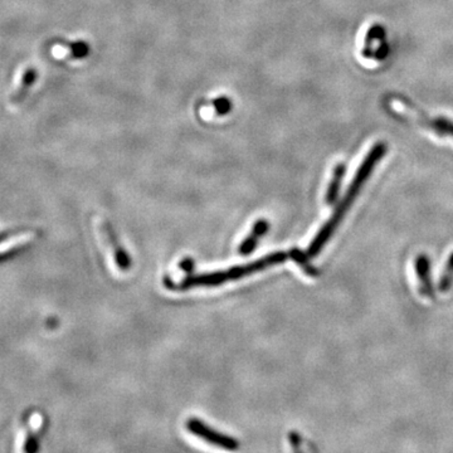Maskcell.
<instances>
[{"label":"cell","mask_w":453,"mask_h":453,"mask_svg":"<svg viewBox=\"0 0 453 453\" xmlns=\"http://www.w3.org/2000/svg\"><path fill=\"white\" fill-rule=\"evenodd\" d=\"M385 152H387V145L384 144V143H377L371 148V151L366 154L363 163L360 164L359 169L355 173L352 184L349 185V188L346 190L344 199L340 201L339 206L335 209L333 215L322 226L319 233L315 236L312 242L308 245V254L310 257H316L329 242V239L333 237L336 228L339 226L340 222L345 217L346 212L349 210V208L352 207L355 198L358 196L360 189L363 188L365 182L371 176L373 170L379 163V160L385 155Z\"/></svg>","instance_id":"cell-1"},{"label":"cell","mask_w":453,"mask_h":453,"mask_svg":"<svg viewBox=\"0 0 453 453\" xmlns=\"http://www.w3.org/2000/svg\"><path fill=\"white\" fill-rule=\"evenodd\" d=\"M289 254L285 252H276L268 254L266 257L257 259L254 262L245 266H236L229 270L217 271L213 273H204V275H196V276L185 277L182 282L176 285L173 280L168 278L165 281L166 289H189L193 287H213V286H220L222 283H226L231 280H239L242 277L250 276L256 273L258 271L268 268L271 266L281 264L289 258Z\"/></svg>","instance_id":"cell-2"},{"label":"cell","mask_w":453,"mask_h":453,"mask_svg":"<svg viewBox=\"0 0 453 453\" xmlns=\"http://www.w3.org/2000/svg\"><path fill=\"white\" fill-rule=\"evenodd\" d=\"M187 428L190 433L194 434L196 437H199L201 440H204L214 446L222 447V448L229 450V451H234L239 447L238 440L214 431L212 428L208 427L204 422L199 421L196 418L188 419Z\"/></svg>","instance_id":"cell-3"},{"label":"cell","mask_w":453,"mask_h":453,"mask_svg":"<svg viewBox=\"0 0 453 453\" xmlns=\"http://www.w3.org/2000/svg\"><path fill=\"white\" fill-rule=\"evenodd\" d=\"M415 273L419 283V294L426 299H434V287L431 278V261L426 254L415 258Z\"/></svg>","instance_id":"cell-4"},{"label":"cell","mask_w":453,"mask_h":453,"mask_svg":"<svg viewBox=\"0 0 453 453\" xmlns=\"http://www.w3.org/2000/svg\"><path fill=\"white\" fill-rule=\"evenodd\" d=\"M345 173V164H338V165L333 168V176H331V180H330V184H329V187H327L326 196H325V201H326L327 206H333V204L336 203V201H338V198H339L340 187H341V182L344 180Z\"/></svg>","instance_id":"cell-5"},{"label":"cell","mask_w":453,"mask_h":453,"mask_svg":"<svg viewBox=\"0 0 453 453\" xmlns=\"http://www.w3.org/2000/svg\"><path fill=\"white\" fill-rule=\"evenodd\" d=\"M422 122L424 125L429 126L434 132H437L440 136H452L453 138V121L452 120L447 119V117H434V119H428L427 116L422 115Z\"/></svg>","instance_id":"cell-6"},{"label":"cell","mask_w":453,"mask_h":453,"mask_svg":"<svg viewBox=\"0 0 453 453\" xmlns=\"http://www.w3.org/2000/svg\"><path fill=\"white\" fill-rule=\"evenodd\" d=\"M289 257L295 261L296 264L301 267L302 271L310 277L319 276V270L315 267L314 264L308 261V254L300 251L299 248H292L289 251Z\"/></svg>","instance_id":"cell-7"},{"label":"cell","mask_w":453,"mask_h":453,"mask_svg":"<svg viewBox=\"0 0 453 453\" xmlns=\"http://www.w3.org/2000/svg\"><path fill=\"white\" fill-rule=\"evenodd\" d=\"M34 238V234L31 232L19 233L13 237L4 239L0 242V254L6 253V252L10 251L13 248L18 247L20 245H24L27 242H29L31 239Z\"/></svg>","instance_id":"cell-8"},{"label":"cell","mask_w":453,"mask_h":453,"mask_svg":"<svg viewBox=\"0 0 453 453\" xmlns=\"http://www.w3.org/2000/svg\"><path fill=\"white\" fill-rule=\"evenodd\" d=\"M453 285V252L450 254V257L447 259L445 270L442 272L440 277V282H438V289L442 294H446L452 287Z\"/></svg>","instance_id":"cell-9"},{"label":"cell","mask_w":453,"mask_h":453,"mask_svg":"<svg viewBox=\"0 0 453 453\" xmlns=\"http://www.w3.org/2000/svg\"><path fill=\"white\" fill-rule=\"evenodd\" d=\"M42 424V418L39 415H34L31 418V426H29V429H28V433H27V440H25V447L24 451L27 452H31L34 451L37 446H36V434L38 432V428L41 427Z\"/></svg>","instance_id":"cell-10"},{"label":"cell","mask_w":453,"mask_h":453,"mask_svg":"<svg viewBox=\"0 0 453 453\" xmlns=\"http://www.w3.org/2000/svg\"><path fill=\"white\" fill-rule=\"evenodd\" d=\"M384 37V28H382L380 25L375 24L371 27L368 34H366V38H365V47L363 53H364L365 57L371 56V43H374V41H377L379 38Z\"/></svg>","instance_id":"cell-11"},{"label":"cell","mask_w":453,"mask_h":453,"mask_svg":"<svg viewBox=\"0 0 453 453\" xmlns=\"http://www.w3.org/2000/svg\"><path fill=\"white\" fill-rule=\"evenodd\" d=\"M34 80H36V72L34 69H28L23 75V78H22V85L19 86L18 89L15 94L13 96V100L19 101L22 100V97L24 96L27 89L31 87V85L34 83Z\"/></svg>","instance_id":"cell-12"},{"label":"cell","mask_w":453,"mask_h":453,"mask_svg":"<svg viewBox=\"0 0 453 453\" xmlns=\"http://www.w3.org/2000/svg\"><path fill=\"white\" fill-rule=\"evenodd\" d=\"M113 247H115V261H116L117 267L121 268V270H127V268H130V266H131L130 257L127 256V253L124 251L122 247L116 245V240H113Z\"/></svg>","instance_id":"cell-13"},{"label":"cell","mask_w":453,"mask_h":453,"mask_svg":"<svg viewBox=\"0 0 453 453\" xmlns=\"http://www.w3.org/2000/svg\"><path fill=\"white\" fill-rule=\"evenodd\" d=\"M261 237H258L256 233L251 232V234L247 237V238L240 243L239 245L238 252L239 254L242 256H248L251 252L254 251V248L257 247L258 239Z\"/></svg>","instance_id":"cell-14"},{"label":"cell","mask_w":453,"mask_h":453,"mask_svg":"<svg viewBox=\"0 0 453 453\" xmlns=\"http://www.w3.org/2000/svg\"><path fill=\"white\" fill-rule=\"evenodd\" d=\"M73 50V56L80 58V57H85L88 53L87 45L85 43H75L71 45Z\"/></svg>","instance_id":"cell-15"},{"label":"cell","mask_w":453,"mask_h":453,"mask_svg":"<svg viewBox=\"0 0 453 453\" xmlns=\"http://www.w3.org/2000/svg\"><path fill=\"white\" fill-rule=\"evenodd\" d=\"M214 105L217 106V111H218V113H228L229 108H231V102L226 100V99H218V100L214 102Z\"/></svg>","instance_id":"cell-16"},{"label":"cell","mask_w":453,"mask_h":453,"mask_svg":"<svg viewBox=\"0 0 453 453\" xmlns=\"http://www.w3.org/2000/svg\"><path fill=\"white\" fill-rule=\"evenodd\" d=\"M179 267L182 268L184 272H187V273H192L193 271H194V259L193 258H184V259H182L180 261V264H179Z\"/></svg>","instance_id":"cell-17"},{"label":"cell","mask_w":453,"mask_h":453,"mask_svg":"<svg viewBox=\"0 0 453 453\" xmlns=\"http://www.w3.org/2000/svg\"><path fill=\"white\" fill-rule=\"evenodd\" d=\"M289 443L291 446L294 447L295 450H299V446H300V440H301V437L297 434V432H289Z\"/></svg>","instance_id":"cell-18"}]
</instances>
